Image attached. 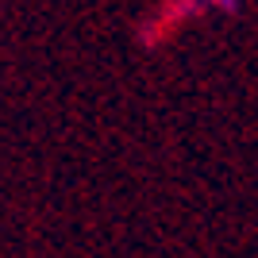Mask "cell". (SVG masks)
<instances>
[{"instance_id": "obj_1", "label": "cell", "mask_w": 258, "mask_h": 258, "mask_svg": "<svg viewBox=\"0 0 258 258\" xmlns=\"http://www.w3.org/2000/svg\"><path fill=\"white\" fill-rule=\"evenodd\" d=\"M205 8H212V12H220V16H235L239 8H243V0H201Z\"/></svg>"}]
</instances>
